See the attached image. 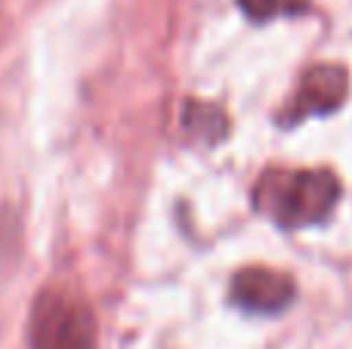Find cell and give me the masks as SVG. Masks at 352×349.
<instances>
[{
  "label": "cell",
  "mask_w": 352,
  "mask_h": 349,
  "mask_svg": "<svg viewBox=\"0 0 352 349\" xmlns=\"http://www.w3.org/2000/svg\"><path fill=\"white\" fill-rule=\"evenodd\" d=\"M340 198V179L331 170H269L256 183V210L285 229L324 223Z\"/></svg>",
  "instance_id": "cell-1"
},
{
  "label": "cell",
  "mask_w": 352,
  "mask_h": 349,
  "mask_svg": "<svg viewBox=\"0 0 352 349\" xmlns=\"http://www.w3.org/2000/svg\"><path fill=\"white\" fill-rule=\"evenodd\" d=\"M31 349H96V319L90 306L65 291H43L28 319Z\"/></svg>",
  "instance_id": "cell-2"
},
{
  "label": "cell",
  "mask_w": 352,
  "mask_h": 349,
  "mask_svg": "<svg viewBox=\"0 0 352 349\" xmlns=\"http://www.w3.org/2000/svg\"><path fill=\"white\" fill-rule=\"evenodd\" d=\"M349 93V74L343 65H312L303 74L297 93L291 99V109L281 115V121L291 127L306 117H322L340 109Z\"/></svg>",
  "instance_id": "cell-3"
},
{
  "label": "cell",
  "mask_w": 352,
  "mask_h": 349,
  "mask_svg": "<svg viewBox=\"0 0 352 349\" xmlns=\"http://www.w3.org/2000/svg\"><path fill=\"white\" fill-rule=\"evenodd\" d=\"M294 278L281 275L275 269H241L229 284V297L235 306H241L244 313L254 315H275L281 309H287L294 303Z\"/></svg>",
  "instance_id": "cell-4"
},
{
  "label": "cell",
  "mask_w": 352,
  "mask_h": 349,
  "mask_svg": "<svg viewBox=\"0 0 352 349\" xmlns=\"http://www.w3.org/2000/svg\"><path fill=\"white\" fill-rule=\"evenodd\" d=\"M182 130L201 142H219L229 133V121H226L223 109L210 102H186L182 105Z\"/></svg>",
  "instance_id": "cell-5"
},
{
  "label": "cell",
  "mask_w": 352,
  "mask_h": 349,
  "mask_svg": "<svg viewBox=\"0 0 352 349\" xmlns=\"http://www.w3.org/2000/svg\"><path fill=\"white\" fill-rule=\"evenodd\" d=\"M238 6L254 22H269L278 16H300L309 10V0H238Z\"/></svg>",
  "instance_id": "cell-6"
}]
</instances>
